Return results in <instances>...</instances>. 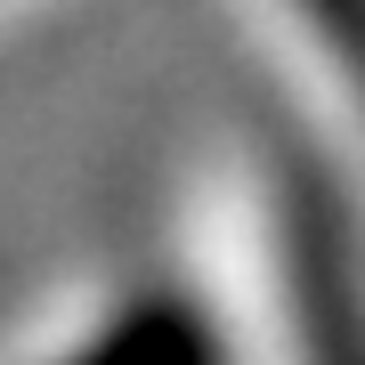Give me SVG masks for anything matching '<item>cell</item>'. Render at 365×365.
I'll list each match as a JSON object with an SVG mask.
<instances>
[{"label": "cell", "instance_id": "cell-2", "mask_svg": "<svg viewBox=\"0 0 365 365\" xmlns=\"http://www.w3.org/2000/svg\"><path fill=\"white\" fill-rule=\"evenodd\" d=\"M211 349H220V333H211L187 300H163V292L130 300V309L90 341V357H211Z\"/></svg>", "mask_w": 365, "mask_h": 365}, {"label": "cell", "instance_id": "cell-3", "mask_svg": "<svg viewBox=\"0 0 365 365\" xmlns=\"http://www.w3.org/2000/svg\"><path fill=\"white\" fill-rule=\"evenodd\" d=\"M300 9L325 25V41H333L341 57H349V73L365 81V0H300Z\"/></svg>", "mask_w": 365, "mask_h": 365}, {"label": "cell", "instance_id": "cell-1", "mask_svg": "<svg viewBox=\"0 0 365 365\" xmlns=\"http://www.w3.org/2000/svg\"><path fill=\"white\" fill-rule=\"evenodd\" d=\"M292 268H300V300H309V333L317 349H357V317H349V260H341V220L317 195V179H300L292 203Z\"/></svg>", "mask_w": 365, "mask_h": 365}]
</instances>
